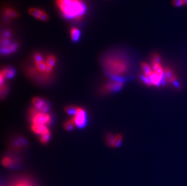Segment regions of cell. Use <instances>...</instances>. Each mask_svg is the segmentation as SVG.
<instances>
[{"label":"cell","instance_id":"obj_11","mask_svg":"<svg viewBox=\"0 0 187 186\" xmlns=\"http://www.w3.org/2000/svg\"><path fill=\"white\" fill-rule=\"evenodd\" d=\"M31 129L35 134L40 136L50 132L48 126L44 124H32Z\"/></svg>","mask_w":187,"mask_h":186},{"label":"cell","instance_id":"obj_16","mask_svg":"<svg viewBox=\"0 0 187 186\" xmlns=\"http://www.w3.org/2000/svg\"><path fill=\"white\" fill-rule=\"evenodd\" d=\"M14 160L10 157H5L2 160V163L4 166L10 167L13 166L14 164Z\"/></svg>","mask_w":187,"mask_h":186},{"label":"cell","instance_id":"obj_17","mask_svg":"<svg viewBox=\"0 0 187 186\" xmlns=\"http://www.w3.org/2000/svg\"><path fill=\"white\" fill-rule=\"evenodd\" d=\"M46 62L49 66H50L52 68H54L57 62V59L54 55H49L46 59Z\"/></svg>","mask_w":187,"mask_h":186},{"label":"cell","instance_id":"obj_6","mask_svg":"<svg viewBox=\"0 0 187 186\" xmlns=\"http://www.w3.org/2000/svg\"><path fill=\"white\" fill-rule=\"evenodd\" d=\"M32 102L33 108L38 111L48 113L49 110V105L44 99L40 97H34Z\"/></svg>","mask_w":187,"mask_h":186},{"label":"cell","instance_id":"obj_9","mask_svg":"<svg viewBox=\"0 0 187 186\" xmlns=\"http://www.w3.org/2000/svg\"><path fill=\"white\" fill-rule=\"evenodd\" d=\"M15 74V70L12 67H5L2 69L0 73V83L1 85L4 83L5 79L13 78Z\"/></svg>","mask_w":187,"mask_h":186},{"label":"cell","instance_id":"obj_13","mask_svg":"<svg viewBox=\"0 0 187 186\" xmlns=\"http://www.w3.org/2000/svg\"><path fill=\"white\" fill-rule=\"evenodd\" d=\"M18 45L16 43L10 44V45L1 48V53L4 55H9L15 52L18 49Z\"/></svg>","mask_w":187,"mask_h":186},{"label":"cell","instance_id":"obj_20","mask_svg":"<svg viewBox=\"0 0 187 186\" xmlns=\"http://www.w3.org/2000/svg\"><path fill=\"white\" fill-rule=\"evenodd\" d=\"M50 138V132H48V133H46L41 136H40V141L43 143V144H46L47 143V142H49V140Z\"/></svg>","mask_w":187,"mask_h":186},{"label":"cell","instance_id":"obj_1","mask_svg":"<svg viewBox=\"0 0 187 186\" xmlns=\"http://www.w3.org/2000/svg\"><path fill=\"white\" fill-rule=\"evenodd\" d=\"M106 73L113 79H122L131 70V63L126 56L120 53H110L102 60Z\"/></svg>","mask_w":187,"mask_h":186},{"label":"cell","instance_id":"obj_7","mask_svg":"<svg viewBox=\"0 0 187 186\" xmlns=\"http://www.w3.org/2000/svg\"><path fill=\"white\" fill-rule=\"evenodd\" d=\"M123 137L121 134L113 135L108 134L107 136V144L113 147H119L123 142Z\"/></svg>","mask_w":187,"mask_h":186},{"label":"cell","instance_id":"obj_3","mask_svg":"<svg viewBox=\"0 0 187 186\" xmlns=\"http://www.w3.org/2000/svg\"><path fill=\"white\" fill-rule=\"evenodd\" d=\"M29 117L32 124H40L49 126L53 120L52 116L48 113L39 112L33 107L29 110Z\"/></svg>","mask_w":187,"mask_h":186},{"label":"cell","instance_id":"obj_5","mask_svg":"<svg viewBox=\"0 0 187 186\" xmlns=\"http://www.w3.org/2000/svg\"><path fill=\"white\" fill-rule=\"evenodd\" d=\"M124 83L121 79H113L103 86V90L106 93L116 92L120 90L123 86Z\"/></svg>","mask_w":187,"mask_h":186},{"label":"cell","instance_id":"obj_8","mask_svg":"<svg viewBox=\"0 0 187 186\" xmlns=\"http://www.w3.org/2000/svg\"><path fill=\"white\" fill-rule=\"evenodd\" d=\"M29 13L32 16L42 21H47L49 19L48 15L44 11L37 8H30Z\"/></svg>","mask_w":187,"mask_h":186},{"label":"cell","instance_id":"obj_12","mask_svg":"<svg viewBox=\"0 0 187 186\" xmlns=\"http://www.w3.org/2000/svg\"><path fill=\"white\" fill-rule=\"evenodd\" d=\"M140 67L144 77H149L152 74L153 70L150 64L147 62H142L140 65Z\"/></svg>","mask_w":187,"mask_h":186},{"label":"cell","instance_id":"obj_4","mask_svg":"<svg viewBox=\"0 0 187 186\" xmlns=\"http://www.w3.org/2000/svg\"><path fill=\"white\" fill-rule=\"evenodd\" d=\"M76 126L79 128L84 127L87 122V116L85 111L82 108L76 107L75 114L73 117Z\"/></svg>","mask_w":187,"mask_h":186},{"label":"cell","instance_id":"obj_21","mask_svg":"<svg viewBox=\"0 0 187 186\" xmlns=\"http://www.w3.org/2000/svg\"><path fill=\"white\" fill-rule=\"evenodd\" d=\"M13 186H33L27 180H21L18 181L16 182Z\"/></svg>","mask_w":187,"mask_h":186},{"label":"cell","instance_id":"obj_15","mask_svg":"<svg viewBox=\"0 0 187 186\" xmlns=\"http://www.w3.org/2000/svg\"><path fill=\"white\" fill-rule=\"evenodd\" d=\"M4 15L9 18H15L18 16V13L12 8H7L4 11Z\"/></svg>","mask_w":187,"mask_h":186},{"label":"cell","instance_id":"obj_10","mask_svg":"<svg viewBox=\"0 0 187 186\" xmlns=\"http://www.w3.org/2000/svg\"><path fill=\"white\" fill-rule=\"evenodd\" d=\"M164 79H167L172 85H178V77L176 75L174 70L170 67H165L164 69Z\"/></svg>","mask_w":187,"mask_h":186},{"label":"cell","instance_id":"obj_2","mask_svg":"<svg viewBox=\"0 0 187 186\" xmlns=\"http://www.w3.org/2000/svg\"><path fill=\"white\" fill-rule=\"evenodd\" d=\"M56 4L62 16L68 19L79 20L87 10L83 0H56Z\"/></svg>","mask_w":187,"mask_h":186},{"label":"cell","instance_id":"obj_19","mask_svg":"<svg viewBox=\"0 0 187 186\" xmlns=\"http://www.w3.org/2000/svg\"><path fill=\"white\" fill-rule=\"evenodd\" d=\"M171 3L175 7H181L187 5V0H172Z\"/></svg>","mask_w":187,"mask_h":186},{"label":"cell","instance_id":"obj_14","mask_svg":"<svg viewBox=\"0 0 187 186\" xmlns=\"http://www.w3.org/2000/svg\"><path fill=\"white\" fill-rule=\"evenodd\" d=\"M81 31L76 27H72L70 30V38L73 42H78L81 38Z\"/></svg>","mask_w":187,"mask_h":186},{"label":"cell","instance_id":"obj_18","mask_svg":"<svg viewBox=\"0 0 187 186\" xmlns=\"http://www.w3.org/2000/svg\"><path fill=\"white\" fill-rule=\"evenodd\" d=\"M76 126L75 123H74V119L72 117L71 119H69L68 120H67L65 124H64V128L67 130H72L74 126Z\"/></svg>","mask_w":187,"mask_h":186}]
</instances>
